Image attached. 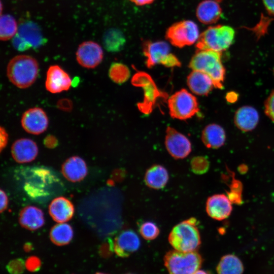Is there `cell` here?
<instances>
[{"instance_id": "obj_1", "label": "cell", "mask_w": 274, "mask_h": 274, "mask_svg": "<svg viewBox=\"0 0 274 274\" xmlns=\"http://www.w3.org/2000/svg\"><path fill=\"white\" fill-rule=\"evenodd\" d=\"M221 54L211 50H197L189 64L192 70L200 71L209 76L214 87L218 89L223 88L225 77V68L222 63Z\"/></svg>"}, {"instance_id": "obj_2", "label": "cell", "mask_w": 274, "mask_h": 274, "mask_svg": "<svg viewBox=\"0 0 274 274\" xmlns=\"http://www.w3.org/2000/svg\"><path fill=\"white\" fill-rule=\"evenodd\" d=\"M39 64L33 57L27 55L14 57L8 63L7 75L10 81L19 88H26L36 80Z\"/></svg>"}, {"instance_id": "obj_3", "label": "cell", "mask_w": 274, "mask_h": 274, "mask_svg": "<svg viewBox=\"0 0 274 274\" xmlns=\"http://www.w3.org/2000/svg\"><path fill=\"white\" fill-rule=\"evenodd\" d=\"M168 239L176 250L184 252L197 251L201 244V238L196 220L191 218L175 225Z\"/></svg>"}, {"instance_id": "obj_4", "label": "cell", "mask_w": 274, "mask_h": 274, "mask_svg": "<svg viewBox=\"0 0 274 274\" xmlns=\"http://www.w3.org/2000/svg\"><path fill=\"white\" fill-rule=\"evenodd\" d=\"M235 36V31L230 26H210L200 34L196 47L197 50H211L222 53L231 45Z\"/></svg>"}, {"instance_id": "obj_5", "label": "cell", "mask_w": 274, "mask_h": 274, "mask_svg": "<svg viewBox=\"0 0 274 274\" xmlns=\"http://www.w3.org/2000/svg\"><path fill=\"white\" fill-rule=\"evenodd\" d=\"M163 261L169 274H193L201 267L203 259L197 251L184 252L174 250L165 254Z\"/></svg>"}, {"instance_id": "obj_6", "label": "cell", "mask_w": 274, "mask_h": 274, "mask_svg": "<svg viewBox=\"0 0 274 274\" xmlns=\"http://www.w3.org/2000/svg\"><path fill=\"white\" fill-rule=\"evenodd\" d=\"M143 52L146 58V64L151 68L157 64L172 67L181 65L178 57L171 52L169 45L162 41H145L142 44Z\"/></svg>"}, {"instance_id": "obj_7", "label": "cell", "mask_w": 274, "mask_h": 274, "mask_svg": "<svg viewBox=\"0 0 274 274\" xmlns=\"http://www.w3.org/2000/svg\"><path fill=\"white\" fill-rule=\"evenodd\" d=\"M169 114L173 118L186 120L199 111L196 98L185 89L175 92L168 99Z\"/></svg>"}, {"instance_id": "obj_8", "label": "cell", "mask_w": 274, "mask_h": 274, "mask_svg": "<svg viewBox=\"0 0 274 274\" xmlns=\"http://www.w3.org/2000/svg\"><path fill=\"white\" fill-rule=\"evenodd\" d=\"M200 34L197 25L193 21L184 20L177 22L166 30L165 37L172 45L183 48L196 43Z\"/></svg>"}, {"instance_id": "obj_9", "label": "cell", "mask_w": 274, "mask_h": 274, "mask_svg": "<svg viewBox=\"0 0 274 274\" xmlns=\"http://www.w3.org/2000/svg\"><path fill=\"white\" fill-rule=\"evenodd\" d=\"M165 145L169 154L175 159H184L191 151V144L189 139L169 126L166 130Z\"/></svg>"}, {"instance_id": "obj_10", "label": "cell", "mask_w": 274, "mask_h": 274, "mask_svg": "<svg viewBox=\"0 0 274 274\" xmlns=\"http://www.w3.org/2000/svg\"><path fill=\"white\" fill-rule=\"evenodd\" d=\"M103 50L96 42L88 41L81 43L76 52L78 62L83 67L93 68L97 66L103 58Z\"/></svg>"}, {"instance_id": "obj_11", "label": "cell", "mask_w": 274, "mask_h": 274, "mask_svg": "<svg viewBox=\"0 0 274 274\" xmlns=\"http://www.w3.org/2000/svg\"><path fill=\"white\" fill-rule=\"evenodd\" d=\"M48 118L41 108L35 107L26 111L22 115L21 123L23 128L28 133L40 134L47 129Z\"/></svg>"}, {"instance_id": "obj_12", "label": "cell", "mask_w": 274, "mask_h": 274, "mask_svg": "<svg viewBox=\"0 0 274 274\" xmlns=\"http://www.w3.org/2000/svg\"><path fill=\"white\" fill-rule=\"evenodd\" d=\"M49 170L41 167L32 169L25 182L24 189L32 197L43 196L49 185L48 179L52 177ZM47 191V190H46Z\"/></svg>"}, {"instance_id": "obj_13", "label": "cell", "mask_w": 274, "mask_h": 274, "mask_svg": "<svg viewBox=\"0 0 274 274\" xmlns=\"http://www.w3.org/2000/svg\"><path fill=\"white\" fill-rule=\"evenodd\" d=\"M140 245L138 235L134 231L127 229L122 231L115 237L113 249L117 256L126 258L136 252Z\"/></svg>"}, {"instance_id": "obj_14", "label": "cell", "mask_w": 274, "mask_h": 274, "mask_svg": "<svg viewBox=\"0 0 274 274\" xmlns=\"http://www.w3.org/2000/svg\"><path fill=\"white\" fill-rule=\"evenodd\" d=\"M72 81L69 75L57 65L50 66L47 72L45 87L52 93L68 90Z\"/></svg>"}, {"instance_id": "obj_15", "label": "cell", "mask_w": 274, "mask_h": 274, "mask_svg": "<svg viewBox=\"0 0 274 274\" xmlns=\"http://www.w3.org/2000/svg\"><path fill=\"white\" fill-rule=\"evenodd\" d=\"M227 196L223 194H214L210 196L206 202V211L212 219L221 221L229 216L232 207Z\"/></svg>"}, {"instance_id": "obj_16", "label": "cell", "mask_w": 274, "mask_h": 274, "mask_svg": "<svg viewBox=\"0 0 274 274\" xmlns=\"http://www.w3.org/2000/svg\"><path fill=\"white\" fill-rule=\"evenodd\" d=\"M11 153L17 162H29L37 157L38 148L32 140L26 138L20 139L16 140L12 145Z\"/></svg>"}, {"instance_id": "obj_17", "label": "cell", "mask_w": 274, "mask_h": 274, "mask_svg": "<svg viewBox=\"0 0 274 274\" xmlns=\"http://www.w3.org/2000/svg\"><path fill=\"white\" fill-rule=\"evenodd\" d=\"M259 120L257 111L253 107L245 106L238 108L235 113L234 122L241 130L250 131L256 127Z\"/></svg>"}, {"instance_id": "obj_18", "label": "cell", "mask_w": 274, "mask_h": 274, "mask_svg": "<svg viewBox=\"0 0 274 274\" xmlns=\"http://www.w3.org/2000/svg\"><path fill=\"white\" fill-rule=\"evenodd\" d=\"M196 16L202 23L212 24L217 22L221 17L222 9L216 0H204L198 5Z\"/></svg>"}, {"instance_id": "obj_19", "label": "cell", "mask_w": 274, "mask_h": 274, "mask_svg": "<svg viewBox=\"0 0 274 274\" xmlns=\"http://www.w3.org/2000/svg\"><path fill=\"white\" fill-rule=\"evenodd\" d=\"M61 172L63 176L72 182L83 180L87 174V167L85 161L78 156L67 159L62 164Z\"/></svg>"}, {"instance_id": "obj_20", "label": "cell", "mask_w": 274, "mask_h": 274, "mask_svg": "<svg viewBox=\"0 0 274 274\" xmlns=\"http://www.w3.org/2000/svg\"><path fill=\"white\" fill-rule=\"evenodd\" d=\"M49 212L55 221L64 223L72 218L74 213V207L68 199L60 196L51 201L49 207Z\"/></svg>"}, {"instance_id": "obj_21", "label": "cell", "mask_w": 274, "mask_h": 274, "mask_svg": "<svg viewBox=\"0 0 274 274\" xmlns=\"http://www.w3.org/2000/svg\"><path fill=\"white\" fill-rule=\"evenodd\" d=\"M187 83L190 90L199 95H207L214 87L209 76L203 72L195 70H193L188 76Z\"/></svg>"}, {"instance_id": "obj_22", "label": "cell", "mask_w": 274, "mask_h": 274, "mask_svg": "<svg viewBox=\"0 0 274 274\" xmlns=\"http://www.w3.org/2000/svg\"><path fill=\"white\" fill-rule=\"evenodd\" d=\"M17 34L31 48H38L45 43L40 28L32 21L22 23L18 26Z\"/></svg>"}, {"instance_id": "obj_23", "label": "cell", "mask_w": 274, "mask_h": 274, "mask_svg": "<svg viewBox=\"0 0 274 274\" xmlns=\"http://www.w3.org/2000/svg\"><path fill=\"white\" fill-rule=\"evenodd\" d=\"M201 140L207 148H219L225 143L226 140L225 130L218 124H210L206 126L202 130Z\"/></svg>"}, {"instance_id": "obj_24", "label": "cell", "mask_w": 274, "mask_h": 274, "mask_svg": "<svg viewBox=\"0 0 274 274\" xmlns=\"http://www.w3.org/2000/svg\"><path fill=\"white\" fill-rule=\"evenodd\" d=\"M19 220L23 227L30 230L38 229L44 224L43 212L33 206L23 208L20 213Z\"/></svg>"}, {"instance_id": "obj_25", "label": "cell", "mask_w": 274, "mask_h": 274, "mask_svg": "<svg viewBox=\"0 0 274 274\" xmlns=\"http://www.w3.org/2000/svg\"><path fill=\"white\" fill-rule=\"evenodd\" d=\"M169 175L167 169L162 165L155 164L146 171L144 180L146 185L154 189L163 188L167 184Z\"/></svg>"}, {"instance_id": "obj_26", "label": "cell", "mask_w": 274, "mask_h": 274, "mask_svg": "<svg viewBox=\"0 0 274 274\" xmlns=\"http://www.w3.org/2000/svg\"><path fill=\"white\" fill-rule=\"evenodd\" d=\"M244 269L241 259L233 254L223 256L216 268L218 274H243Z\"/></svg>"}, {"instance_id": "obj_27", "label": "cell", "mask_w": 274, "mask_h": 274, "mask_svg": "<svg viewBox=\"0 0 274 274\" xmlns=\"http://www.w3.org/2000/svg\"><path fill=\"white\" fill-rule=\"evenodd\" d=\"M103 44L105 49L110 52H117L124 47L126 39L123 32L117 28H110L103 36Z\"/></svg>"}, {"instance_id": "obj_28", "label": "cell", "mask_w": 274, "mask_h": 274, "mask_svg": "<svg viewBox=\"0 0 274 274\" xmlns=\"http://www.w3.org/2000/svg\"><path fill=\"white\" fill-rule=\"evenodd\" d=\"M73 237V230L68 224L60 223L54 225L50 232V238L54 244L63 246L68 244Z\"/></svg>"}, {"instance_id": "obj_29", "label": "cell", "mask_w": 274, "mask_h": 274, "mask_svg": "<svg viewBox=\"0 0 274 274\" xmlns=\"http://www.w3.org/2000/svg\"><path fill=\"white\" fill-rule=\"evenodd\" d=\"M18 26L13 16L9 14L2 15L0 20V38L7 41L12 39L17 33Z\"/></svg>"}, {"instance_id": "obj_30", "label": "cell", "mask_w": 274, "mask_h": 274, "mask_svg": "<svg viewBox=\"0 0 274 274\" xmlns=\"http://www.w3.org/2000/svg\"><path fill=\"white\" fill-rule=\"evenodd\" d=\"M109 75L114 82L122 84L129 79L130 71L126 65L122 63L114 62L109 68Z\"/></svg>"}, {"instance_id": "obj_31", "label": "cell", "mask_w": 274, "mask_h": 274, "mask_svg": "<svg viewBox=\"0 0 274 274\" xmlns=\"http://www.w3.org/2000/svg\"><path fill=\"white\" fill-rule=\"evenodd\" d=\"M229 191L227 192V196L231 203L240 204L242 203V193L243 185L242 183L233 178L229 185Z\"/></svg>"}, {"instance_id": "obj_32", "label": "cell", "mask_w": 274, "mask_h": 274, "mask_svg": "<svg viewBox=\"0 0 274 274\" xmlns=\"http://www.w3.org/2000/svg\"><path fill=\"white\" fill-rule=\"evenodd\" d=\"M142 237L148 241L155 239L159 234V229L157 225L151 221H146L142 223L139 229Z\"/></svg>"}, {"instance_id": "obj_33", "label": "cell", "mask_w": 274, "mask_h": 274, "mask_svg": "<svg viewBox=\"0 0 274 274\" xmlns=\"http://www.w3.org/2000/svg\"><path fill=\"white\" fill-rule=\"evenodd\" d=\"M191 167L194 173L203 174L208 170L209 162L208 159L203 156H197L191 160Z\"/></svg>"}, {"instance_id": "obj_34", "label": "cell", "mask_w": 274, "mask_h": 274, "mask_svg": "<svg viewBox=\"0 0 274 274\" xmlns=\"http://www.w3.org/2000/svg\"><path fill=\"white\" fill-rule=\"evenodd\" d=\"M25 264L21 259L11 261L7 265L8 271L11 274H21L24 269Z\"/></svg>"}, {"instance_id": "obj_35", "label": "cell", "mask_w": 274, "mask_h": 274, "mask_svg": "<svg viewBox=\"0 0 274 274\" xmlns=\"http://www.w3.org/2000/svg\"><path fill=\"white\" fill-rule=\"evenodd\" d=\"M264 109L266 115L274 122V90L265 100Z\"/></svg>"}, {"instance_id": "obj_36", "label": "cell", "mask_w": 274, "mask_h": 274, "mask_svg": "<svg viewBox=\"0 0 274 274\" xmlns=\"http://www.w3.org/2000/svg\"><path fill=\"white\" fill-rule=\"evenodd\" d=\"M13 46L20 51H23L31 48L30 46L18 34L12 38Z\"/></svg>"}, {"instance_id": "obj_37", "label": "cell", "mask_w": 274, "mask_h": 274, "mask_svg": "<svg viewBox=\"0 0 274 274\" xmlns=\"http://www.w3.org/2000/svg\"><path fill=\"white\" fill-rule=\"evenodd\" d=\"M25 267L31 271L38 270L41 266L40 260L36 256H31L25 262Z\"/></svg>"}, {"instance_id": "obj_38", "label": "cell", "mask_w": 274, "mask_h": 274, "mask_svg": "<svg viewBox=\"0 0 274 274\" xmlns=\"http://www.w3.org/2000/svg\"><path fill=\"white\" fill-rule=\"evenodd\" d=\"M0 136H1V151L6 146L8 141V134L6 131L5 128L2 126L0 128Z\"/></svg>"}, {"instance_id": "obj_39", "label": "cell", "mask_w": 274, "mask_h": 274, "mask_svg": "<svg viewBox=\"0 0 274 274\" xmlns=\"http://www.w3.org/2000/svg\"><path fill=\"white\" fill-rule=\"evenodd\" d=\"M44 144L48 148H53L57 146V140L55 136L49 135L45 138Z\"/></svg>"}, {"instance_id": "obj_40", "label": "cell", "mask_w": 274, "mask_h": 274, "mask_svg": "<svg viewBox=\"0 0 274 274\" xmlns=\"http://www.w3.org/2000/svg\"><path fill=\"white\" fill-rule=\"evenodd\" d=\"M265 9L272 16L274 17V0H262Z\"/></svg>"}, {"instance_id": "obj_41", "label": "cell", "mask_w": 274, "mask_h": 274, "mask_svg": "<svg viewBox=\"0 0 274 274\" xmlns=\"http://www.w3.org/2000/svg\"><path fill=\"white\" fill-rule=\"evenodd\" d=\"M1 212H3L6 210L7 207L8 203V197L5 192L1 190Z\"/></svg>"}, {"instance_id": "obj_42", "label": "cell", "mask_w": 274, "mask_h": 274, "mask_svg": "<svg viewBox=\"0 0 274 274\" xmlns=\"http://www.w3.org/2000/svg\"><path fill=\"white\" fill-rule=\"evenodd\" d=\"M138 6H144L152 4L155 0H129Z\"/></svg>"}, {"instance_id": "obj_43", "label": "cell", "mask_w": 274, "mask_h": 274, "mask_svg": "<svg viewBox=\"0 0 274 274\" xmlns=\"http://www.w3.org/2000/svg\"><path fill=\"white\" fill-rule=\"evenodd\" d=\"M227 99L228 101L232 102L233 101H235L236 100V98H237V96H236V94H234L233 96H231V93H229L227 95Z\"/></svg>"}, {"instance_id": "obj_44", "label": "cell", "mask_w": 274, "mask_h": 274, "mask_svg": "<svg viewBox=\"0 0 274 274\" xmlns=\"http://www.w3.org/2000/svg\"><path fill=\"white\" fill-rule=\"evenodd\" d=\"M193 274H209L207 271L203 270H198Z\"/></svg>"}, {"instance_id": "obj_45", "label": "cell", "mask_w": 274, "mask_h": 274, "mask_svg": "<svg viewBox=\"0 0 274 274\" xmlns=\"http://www.w3.org/2000/svg\"><path fill=\"white\" fill-rule=\"evenodd\" d=\"M95 274H107V273H103V272H96Z\"/></svg>"}, {"instance_id": "obj_46", "label": "cell", "mask_w": 274, "mask_h": 274, "mask_svg": "<svg viewBox=\"0 0 274 274\" xmlns=\"http://www.w3.org/2000/svg\"><path fill=\"white\" fill-rule=\"evenodd\" d=\"M125 274H133V273H125Z\"/></svg>"}]
</instances>
